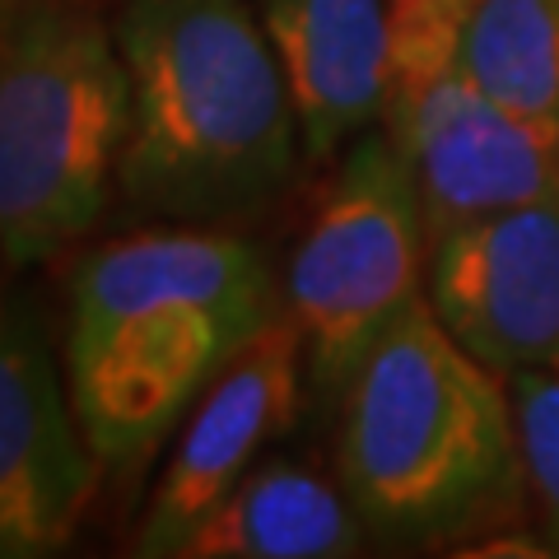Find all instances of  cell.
Segmentation results:
<instances>
[{
    "label": "cell",
    "instance_id": "1",
    "mask_svg": "<svg viewBox=\"0 0 559 559\" xmlns=\"http://www.w3.org/2000/svg\"><path fill=\"white\" fill-rule=\"evenodd\" d=\"M280 312L285 289L229 224H150L70 275L66 378L103 471L131 480L197 396Z\"/></svg>",
    "mask_w": 559,
    "mask_h": 559
},
{
    "label": "cell",
    "instance_id": "2",
    "mask_svg": "<svg viewBox=\"0 0 559 559\" xmlns=\"http://www.w3.org/2000/svg\"><path fill=\"white\" fill-rule=\"evenodd\" d=\"M117 47L131 131L117 187L164 224H234L308 164L285 66L252 0H127Z\"/></svg>",
    "mask_w": 559,
    "mask_h": 559
},
{
    "label": "cell",
    "instance_id": "3",
    "mask_svg": "<svg viewBox=\"0 0 559 559\" xmlns=\"http://www.w3.org/2000/svg\"><path fill=\"white\" fill-rule=\"evenodd\" d=\"M336 401V480L369 536L480 540L527 509L509 378L466 355L429 299L382 331Z\"/></svg>",
    "mask_w": 559,
    "mask_h": 559
},
{
    "label": "cell",
    "instance_id": "4",
    "mask_svg": "<svg viewBox=\"0 0 559 559\" xmlns=\"http://www.w3.org/2000/svg\"><path fill=\"white\" fill-rule=\"evenodd\" d=\"M131 131L117 28L84 0H0V257L38 266L94 229Z\"/></svg>",
    "mask_w": 559,
    "mask_h": 559
},
{
    "label": "cell",
    "instance_id": "5",
    "mask_svg": "<svg viewBox=\"0 0 559 559\" xmlns=\"http://www.w3.org/2000/svg\"><path fill=\"white\" fill-rule=\"evenodd\" d=\"M425 275L429 229L415 178L388 127H369L336 154L280 280L318 392L341 396L382 331L425 299Z\"/></svg>",
    "mask_w": 559,
    "mask_h": 559
},
{
    "label": "cell",
    "instance_id": "6",
    "mask_svg": "<svg viewBox=\"0 0 559 559\" xmlns=\"http://www.w3.org/2000/svg\"><path fill=\"white\" fill-rule=\"evenodd\" d=\"M382 127L406 159L429 242L457 224L559 197V145L452 66L392 75Z\"/></svg>",
    "mask_w": 559,
    "mask_h": 559
},
{
    "label": "cell",
    "instance_id": "7",
    "mask_svg": "<svg viewBox=\"0 0 559 559\" xmlns=\"http://www.w3.org/2000/svg\"><path fill=\"white\" fill-rule=\"evenodd\" d=\"M103 476L33 304L0 294V559L70 546Z\"/></svg>",
    "mask_w": 559,
    "mask_h": 559
},
{
    "label": "cell",
    "instance_id": "8",
    "mask_svg": "<svg viewBox=\"0 0 559 559\" xmlns=\"http://www.w3.org/2000/svg\"><path fill=\"white\" fill-rule=\"evenodd\" d=\"M425 299L448 336L499 378L559 369V197L439 234Z\"/></svg>",
    "mask_w": 559,
    "mask_h": 559
},
{
    "label": "cell",
    "instance_id": "9",
    "mask_svg": "<svg viewBox=\"0 0 559 559\" xmlns=\"http://www.w3.org/2000/svg\"><path fill=\"white\" fill-rule=\"evenodd\" d=\"M304 336L280 312L197 396L131 536L140 559H173L182 536L257 466L261 448L294 429L304 406Z\"/></svg>",
    "mask_w": 559,
    "mask_h": 559
},
{
    "label": "cell",
    "instance_id": "10",
    "mask_svg": "<svg viewBox=\"0 0 559 559\" xmlns=\"http://www.w3.org/2000/svg\"><path fill=\"white\" fill-rule=\"evenodd\" d=\"M285 66L308 164L382 127L392 94V0H252Z\"/></svg>",
    "mask_w": 559,
    "mask_h": 559
},
{
    "label": "cell",
    "instance_id": "11",
    "mask_svg": "<svg viewBox=\"0 0 559 559\" xmlns=\"http://www.w3.org/2000/svg\"><path fill=\"white\" fill-rule=\"evenodd\" d=\"M369 527L355 503L299 462H257L197 527L173 559H345L359 555Z\"/></svg>",
    "mask_w": 559,
    "mask_h": 559
},
{
    "label": "cell",
    "instance_id": "12",
    "mask_svg": "<svg viewBox=\"0 0 559 559\" xmlns=\"http://www.w3.org/2000/svg\"><path fill=\"white\" fill-rule=\"evenodd\" d=\"M448 66L559 145V0H471Z\"/></svg>",
    "mask_w": 559,
    "mask_h": 559
},
{
    "label": "cell",
    "instance_id": "13",
    "mask_svg": "<svg viewBox=\"0 0 559 559\" xmlns=\"http://www.w3.org/2000/svg\"><path fill=\"white\" fill-rule=\"evenodd\" d=\"M527 509L536 518V540L559 555V369H527L509 378Z\"/></svg>",
    "mask_w": 559,
    "mask_h": 559
},
{
    "label": "cell",
    "instance_id": "14",
    "mask_svg": "<svg viewBox=\"0 0 559 559\" xmlns=\"http://www.w3.org/2000/svg\"><path fill=\"white\" fill-rule=\"evenodd\" d=\"M471 0H392V75L448 66V47Z\"/></svg>",
    "mask_w": 559,
    "mask_h": 559
}]
</instances>
